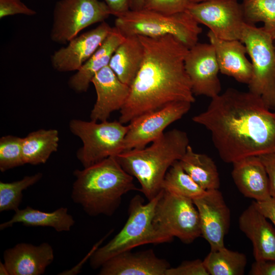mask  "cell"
<instances>
[{
  "label": "cell",
  "instance_id": "1",
  "mask_svg": "<svg viewBox=\"0 0 275 275\" xmlns=\"http://www.w3.org/2000/svg\"><path fill=\"white\" fill-rule=\"evenodd\" d=\"M193 120L210 132L214 146L226 163L275 152V112L249 90L227 89L211 98L206 110Z\"/></svg>",
  "mask_w": 275,
  "mask_h": 275
},
{
  "label": "cell",
  "instance_id": "2",
  "mask_svg": "<svg viewBox=\"0 0 275 275\" xmlns=\"http://www.w3.org/2000/svg\"><path fill=\"white\" fill-rule=\"evenodd\" d=\"M138 36L144 47V58L130 86L129 97L120 110L119 121L123 124L173 102L195 101L185 68L189 48L170 35Z\"/></svg>",
  "mask_w": 275,
  "mask_h": 275
},
{
  "label": "cell",
  "instance_id": "3",
  "mask_svg": "<svg viewBox=\"0 0 275 275\" xmlns=\"http://www.w3.org/2000/svg\"><path fill=\"white\" fill-rule=\"evenodd\" d=\"M71 198L89 216H112L123 196L140 190L133 177L121 166L115 156L107 157L82 170H75Z\"/></svg>",
  "mask_w": 275,
  "mask_h": 275
},
{
  "label": "cell",
  "instance_id": "4",
  "mask_svg": "<svg viewBox=\"0 0 275 275\" xmlns=\"http://www.w3.org/2000/svg\"><path fill=\"white\" fill-rule=\"evenodd\" d=\"M189 145L187 134L174 128L164 132L149 146L126 150L115 157L123 169L138 180L140 191L150 201L162 189L167 171L180 160Z\"/></svg>",
  "mask_w": 275,
  "mask_h": 275
},
{
  "label": "cell",
  "instance_id": "5",
  "mask_svg": "<svg viewBox=\"0 0 275 275\" xmlns=\"http://www.w3.org/2000/svg\"><path fill=\"white\" fill-rule=\"evenodd\" d=\"M160 194V192L146 204L139 195L132 198L128 206V217L122 229L106 244L92 253L90 264L93 269L100 268L113 257L135 247L169 242L173 240L159 231L154 223L155 207Z\"/></svg>",
  "mask_w": 275,
  "mask_h": 275
},
{
  "label": "cell",
  "instance_id": "6",
  "mask_svg": "<svg viewBox=\"0 0 275 275\" xmlns=\"http://www.w3.org/2000/svg\"><path fill=\"white\" fill-rule=\"evenodd\" d=\"M186 11L172 15L141 9L130 10L117 17L115 27L125 37L155 38L170 35L188 48L198 43L202 29Z\"/></svg>",
  "mask_w": 275,
  "mask_h": 275
},
{
  "label": "cell",
  "instance_id": "7",
  "mask_svg": "<svg viewBox=\"0 0 275 275\" xmlns=\"http://www.w3.org/2000/svg\"><path fill=\"white\" fill-rule=\"evenodd\" d=\"M240 41L251 60L249 91L259 95L266 106L275 109V47L274 40L262 27L244 23Z\"/></svg>",
  "mask_w": 275,
  "mask_h": 275
},
{
  "label": "cell",
  "instance_id": "8",
  "mask_svg": "<svg viewBox=\"0 0 275 275\" xmlns=\"http://www.w3.org/2000/svg\"><path fill=\"white\" fill-rule=\"evenodd\" d=\"M69 128L82 141L76 156L85 168L123 152L128 127L119 121L98 123L73 119Z\"/></svg>",
  "mask_w": 275,
  "mask_h": 275
},
{
  "label": "cell",
  "instance_id": "9",
  "mask_svg": "<svg viewBox=\"0 0 275 275\" xmlns=\"http://www.w3.org/2000/svg\"><path fill=\"white\" fill-rule=\"evenodd\" d=\"M153 221L161 233L186 244L201 236L199 214L193 200L164 189L160 191Z\"/></svg>",
  "mask_w": 275,
  "mask_h": 275
},
{
  "label": "cell",
  "instance_id": "10",
  "mask_svg": "<svg viewBox=\"0 0 275 275\" xmlns=\"http://www.w3.org/2000/svg\"><path fill=\"white\" fill-rule=\"evenodd\" d=\"M112 15L104 2L99 0H60L54 8L50 39L66 44L88 26L102 22Z\"/></svg>",
  "mask_w": 275,
  "mask_h": 275
},
{
  "label": "cell",
  "instance_id": "11",
  "mask_svg": "<svg viewBox=\"0 0 275 275\" xmlns=\"http://www.w3.org/2000/svg\"><path fill=\"white\" fill-rule=\"evenodd\" d=\"M198 23L209 29L217 38L240 40L245 23L241 4L238 0H208L190 3L186 10Z\"/></svg>",
  "mask_w": 275,
  "mask_h": 275
},
{
  "label": "cell",
  "instance_id": "12",
  "mask_svg": "<svg viewBox=\"0 0 275 275\" xmlns=\"http://www.w3.org/2000/svg\"><path fill=\"white\" fill-rule=\"evenodd\" d=\"M191 105L187 101L173 102L132 120L128 125L123 151L143 148L158 139L168 126L188 112Z\"/></svg>",
  "mask_w": 275,
  "mask_h": 275
},
{
  "label": "cell",
  "instance_id": "13",
  "mask_svg": "<svg viewBox=\"0 0 275 275\" xmlns=\"http://www.w3.org/2000/svg\"><path fill=\"white\" fill-rule=\"evenodd\" d=\"M185 68L194 95L212 98L221 93L219 66L210 43L198 42L189 48L185 58Z\"/></svg>",
  "mask_w": 275,
  "mask_h": 275
},
{
  "label": "cell",
  "instance_id": "14",
  "mask_svg": "<svg viewBox=\"0 0 275 275\" xmlns=\"http://www.w3.org/2000/svg\"><path fill=\"white\" fill-rule=\"evenodd\" d=\"M193 201L199 214L201 236L209 243L210 251L225 247L231 214L222 193L218 189L208 190Z\"/></svg>",
  "mask_w": 275,
  "mask_h": 275
},
{
  "label": "cell",
  "instance_id": "15",
  "mask_svg": "<svg viewBox=\"0 0 275 275\" xmlns=\"http://www.w3.org/2000/svg\"><path fill=\"white\" fill-rule=\"evenodd\" d=\"M113 28L103 21L96 28L73 38L66 46L51 55L52 67L61 72L78 70L101 45Z\"/></svg>",
  "mask_w": 275,
  "mask_h": 275
},
{
  "label": "cell",
  "instance_id": "16",
  "mask_svg": "<svg viewBox=\"0 0 275 275\" xmlns=\"http://www.w3.org/2000/svg\"><path fill=\"white\" fill-rule=\"evenodd\" d=\"M91 83L97 98L91 112V120L107 121L112 112L123 107L129 97L130 87L118 78L109 65L98 71Z\"/></svg>",
  "mask_w": 275,
  "mask_h": 275
},
{
  "label": "cell",
  "instance_id": "17",
  "mask_svg": "<svg viewBox=\"0 0 275 275\" xmlns=\"http://www.w3.org/2000/svg\"><path fill=\"white\" fill-rule=\"evenodd\" d=\"M3 258L9 275H41L53 262L54 253L47 242L19 243L6 249Z\"/></svg>",
  "mask_w": 275,
  "mask_h": 275
},
{
  "label": "cell",
  "instance_id": "18",
  "mask_svg": "<svg viewBox=\"0 0 275 275\" xmlns=\"http://www.w3.org/2000/svg\"><path fill=\"white\" fill-rule=\"evenodd\" d=\"M267 219L257 208L254 201L238 219L239 229L252 243L256 261H275V227Z\"/></svg>",
  "mask_w": 275,
  "mask_h": 275
},
{
  "label": "cell",
  "instance_id": "19",
  "mask_svg": "<svg viewBox=\"0 0 275 275\" xmlns=\"http://www.w3.org/2000/svg\"><path fill=\"white\" fill-rule=\"evenodd\" d=\"M170 265L157 257L153 250L121 253L106 261L101 267L100 275H166Z\"/></svg>",
  "mask_w": 275,
  "mask_h": 275
},
{
  "label": "cell",
  "instance_id": "20",
  "mask_svg": "<svg viewBox=\"0 0 275 275\" xmlns=\"http://www.w3.org/2000/svg\"><path fill=\"white\" fill-rule=\"evenodd\" d=\"M207 37L213 46L219 72L236 81L249 85L252 78V63L246 57V48L238 40L219 39L209 31Z\"/></svg>",
  "mask_w": 275,
  "mask_h": 275
},
{
  "label": "cell",
  "instance_id": "21",
  "mask_svg": "<svg viewBox=\"0 0 275 275\" xmlns=\"http://www.w3.org/2000/svg\"><path fill=\"white\" fill-rule=\"evenodd\" d=\"M232 177L243 196L261 202L271 198L265 168L259 156H249L232 163Z\"/></svg>",
  "mask_w": 275,
  "mask_h": 275
},
{
  "label": "cell",
  "instance_id": "22",
  "mask_svg": "<svg viewBox=\"0 0 275 275\" xmlns=\"http://www.w3.org/2000/svg\"><path fill=\"white\" fill-rule=\"evenodd\" d=\"M115 26L92 56L69 79L70 88L77 93L86 92L95 74L109 65L114 52L125 39Z\"/></svg>",
  "mask_w": 275,
  "mask_h": 275
},
{
  "label": "cell",
  "instance_id": "23",
  "mask_svg": "<svg viewBox=\"0 0 275 275\" xmlns=\"http://www.w3.org/2000/svg\"><path fill=\"white\" fill-rule=\"evenodd\" d=\"M16 223L28 227H51L61 232L69 231L74 225L75 221L66 207L46 212L26 206L22 209H18L10 219L1 224L0 230L11 227Z\"/></svg>",
  "mask_w": 275,
  "mask_h": 275
},
{
  "label": "cell",
  "instance_id": "24",
  "mask_svg": "<svg viewBox=\"0 0 275 275\" xmlns=\"http://www.w3.org/2000/svg\"><path fill=\"white\" fill-rule=\"evenodd\" d=\"M144 53L139 37L127 36L114 52L108 65L122 82L130 86L141 66Z\"/></svg>",
  "mask_w": 275,
  "mask_h": 275
},
{
  "label": "cell",
  "instance_id": "25",
  "mask_svg": "<svg viewBox=\"0 0 275 275\" xmlns=\"http://www.w3.org/2000/svg\"><path fill=\"white\" fill-rule=\"evenodd\" d=\"M179 161L183 170L202 188L206 190L219 189V173L210 156L195 152L189 145Z\"/></svg>",
  "mask_w": 275,
  "mask_h": 275
},
{
  "label": "cell",
  "instance_id": "26",
  "mask_svg": "<svg viewBox=\"0 0 275 275\" xmlns=\"http://www.w3.org/2000/svg\"><path fill=\"white\" fill-rule=\"evenodd\" d=\"M59 132L55 129H40L22 138V154L25 164L45 163L51 154L57 151Z\"/></svg>",
  "mask_w": 275,
  "mask_h": 275
},
{
  "label": "cell",
  "instance_id": "27",
  "mask_svg": "<svg viewBox=\"0 0 275 275\" xmlns=\"http://www.w3.org/2000/svg\"><path fill=\"white\" fill-rule=\"evenodd\" d=\"M203 261L209 275H242L247 264L244 254L225 246L210 251Z\"/></svg>",
  "mask_w": 275,
  "mask_h": 275
},
{
  "label": "cell",
  "instance_id": "28",
  "mask_svg": "<svg viewBox=\"0 0 275 275\" xmlns=\"http://www.w3.org/2000/svg\"><path fill=\"white\" fill-rule=\"evenodd\" d=\"M162 189L193 200L203 196L207 191L183 170L179 161L174 162L167 171Z\"/></svg>",
  "mask_w": 275,
  "mask_h": 275
},
{
  "label": "cell",
  "instance_id": "29",
  "mask_svg": "<svg viewBox=\"0 0 275 275\" xmlns=\"http://www.w3.org/2000/svg\"><path fill=\"white\" fill-rule=\"evenodd\" d=\"M245 23H263V29L275 40V0H242Z\"/></svg>",
  "mask_w": 275,
  "mask_h": 275
},
{
  "label": "cell",
  "instance_id": "30",
  "mask_svg": "<svg viewBox=\"0 0 275 275\" xmlns=\"http://www.w3.org/2000/svg\"><path fill=\"white\" fill-rule=\"evenodd\" d=\"M43 174L38 172L25 176L21 180L12 182H0V212L18 210L22 200V192L38 182Z\"/></svg>",
  "mask_w": 275,
  "mask_h": 275
},
{
  "label": "cell",
  "instance_id": "31",
  "mask_svg": "<svg viewBox=\"0 0 275 275\" xmlns=\"http://www.w3.org/2000/svg\"><path fill=\"white\" fill-rule=\"evenodd\" d=\"M22 138L8 135L0 139V171L4 172L24 164Z\"/></svg>",
  "mask_w": 275,
  "mask_h": 275
},
{
  "label": "cell",
  "instance_id": "32",
  "mask_svg": "<svg viewBox=\"0 0 275 275\" xmlns=\"http://www.w3.org/2000/svg\"><path fill=\"white\" fill-rule=\"evenodd\" d=\"M189 3V0H145L143 8L172 15L185 12Z\"/></svg>",
  "mask_w": 275,
  "mask_h": 275
},
{
  "label": "cell",
  "instance_id": "33",
  "mask_svg": "<svg viewBox=\"0 0 275 275\" xmlns=\"http://www.w3.org/2000/svg\"><path fill=\"white\" fill-rule=\"evenodd\" d=\"M166 275H209L200 259L185 261L176 267H170Z\"/></svg>",
  "mask_w": 275,
  "mask_h": 275
},
{
  "label": "cell",
  "instance_id": "34",
  "mask_svg": "<svg viewBox=\"0 0 275 275\" xmlns=\"http://www.w3.org/2000/svg\"><path fill=\"white\" fill-rule=\"evenodd\" d=\"M36 12L28 7L21 0H0V18L9 16L23 14L34 16Z\"/></svg>",
  "mask_w": 275,
  "mask_h": 275
},
{
  "label": "cell",
  "instance_id": "35",
  "mask_svg": "<svg viewBox=\"0 0 275 275\" xmlns=\"http://www.w3.org/2000/svg\"><path fill=\"white\" fill-rule=\"evenodd\" d=\"M259 157L267 173L270 195L275 199V152L266 153Z\"/></svg>",
  "mask_w": 275,
  "mask_h": 275
},
{
  "label": "cell",
  "instance_id": "36",
  "mask_svg": "<svg viewBox=\"0 0 275 275\" xmlns=\"http://www.w3.org/2000/svg\"><path fill=\"white\" fill-rule=\"evenodd\" d=\"M249 274L275 275V261L263 260L256 261L252 264Z\"/></svg>",
  "mask_w": 275,
  "mask_h": 275
},
{
  "label": "cell",
  "instance_id": "37",
  "mask_svg": "<svg viewBox=\"0 0 275 275\" xmlns=\"http://www.w3.org/2000/svg\"><path fill=\"white\" fill-rule=\"evenodd\" d=\"M112 15L116 17L121 16L131 9L132 0H104Z\"/></svg>",
  "mask_w": 275,
  "mask_h": 275
},
{
  "label": "cell",
  "instance_id": "38",
  "mask_svg": "<svg viewBox=\"0 0 275 275\" xmlns=\"http://www.w3.org/2000/svg\"><path fill=\"white\" fill-rule=\"evenodd\" d=\"M255 203L259 211L269 219L275 227V199L271 197L266 201H255Z\"/></svg>",
  "mask_w": 275,
  "mask_h": 275
},
{
  "label": "cell",
  "instance_id": "39",
  "mask_svg": "<svg viewBox=\"0 0 275 275\" xmlns=\"http://www.w3.org/2000/svg\"><path fill=\"white\" fill-rule=\"evenodd\" d=\"M145 0H132L130 10L143 9Z\"/></svg>",
  "mask_w": 275,
  "mask_h": 275
},
{
  "label": "cell",
  "instance_id": "40",
  "mask_svg": "<svg viewBox=\"0 0 275 275\" xmlns=\"http://www.w3.org/2000/svg\"><path fill=\"white\" fill-rule=\"evenodd\" d=\"M0 274L9 275L8 270L4 263L0 262Z\"/></svg>",
  "mask_w": 275,
  "mask_h": 275
},
{
  "label": "cell",
  "instance_id": "41",
  "mask_svg": "<svg viewBox=\"0 0 275 275\" xmlns=\"http://www.w3.org/2000/svg\"><path fill=\"white\" fill-rule=\"evenodd\" d=\"M208 0H189L190 3H199Z\"/></svg>",
  "mask_w": 275,
  "mask_h": 275
},
{
  "label": "cell",
  "instance_id": "42",
  "mask_svg": "<svg viewBox=\"0 0 275 275\" xmlns=\"http://www.w3.org/2000/svg\"><path fill=\"white\" fill-rule=\"evenodd\" d=\"M274 47H275V40L274 41Z\"/></svg>",
  "mask_w": 275,
  "mask_h": 275
},
{
  "label": "cell",
  "instance_id": "43",
  "mask_svg": "<svg viewBox=\"0 0 275 275\" xmlns=\"http://www.w3.org/2000/svg\"><path fill=\"white\" fill-rule=\"evenodd\" d=\"M274 112H275V109H274Z\"/></svg>",
  "mask_w": 275,
  "mask_h": 275
}]
</instances>
